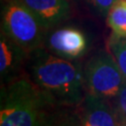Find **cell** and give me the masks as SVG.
I'll return each instance as SVG.
<instances>
[{
	"label": "cell",
	"instance_id": "1",
	"mask_svg": "<svg viewBox=\"0 0 126 126\" xmlns=\"http://www.w3.org/2000/svg\"><path fill=\"white\" fill-rule=\"evenodd\" d=\"M74 60L50 53L43 48L29 53L26 67L32 80L61 107H78L86 94L84 69Z\"/></svg>",
	"mask_w": 126,
	"mask_h": 126
},
{
	"label": "cell",
	"instance_id": "2",
	"mask_svg": "<svg viewBox=\"0 0 126 126\" xmlns=\"http://www.w3.org/2000/svg\"><path fill=\"white\" fill-rule=\"evenodd\" d=\"M56 107L30 77L21 76L2 86L0 125H49L53 118L51 110Z\"/></svg>",
	"mask_w": 126,
	"mask_h": 126
},
{
	"label": "cell",
	"instance_id": "3",
	"mask_svg": "<svg viewBox=\"0 0 126 126\" xmlns=\"http://www.w3.org/2000/svg\"><path fill=\"white\" fill-rule=\"evenodd\" d=\"M1 31L30 53L44 47L47 30L21 0H9L1 11Z\"/></svg>",
	"mask_w": 126,
	"mask_h": 126
},
{
	"label": "cell",
	"instance_id": "4",
	"mask_svg": "<svg viewBox=\"0 0 126 126\" xmlns=\"http://www.w3.org/2000/svg\"><path fill=\"white\" fill-rule=\"evenodd\" d=\"M86 92L105 99L116 97L126 84V79L111 51L100 50L84 67Z\"/></svg>",
	"mask_w": 126,
	"mask_h": 126
},
{
	"label": "cell",
	"instance_id": "5",
	"mask_svg": "<svg viewBox=\"0 0 126 126\" xmlns=\"http://www.w3.org/2000/svg\"><path fill=\"white\" fill-rule=\"evenodd\" d=\"M44 46L47 50L58 57L75 60L84 54L88 48V40L80 30L63 27L46 35Z\"/></svg>",
	"mask_w": 126,
	"mask_h": 126
},
{
	"label": "cell",
	"instance_id": "6",
	"mask_svg": "<svg viewBox=\"0 0 126 126\" xmlns=\"http://www.w3.org/2000/svg\"><path fill=\"white\" fill-rule=\"evenodd\" d=\"M76 125L81 126H120L122 123L111 101L95 94L86 93L79 106Z\"/></svg>",
	"mask_w": 126,
	"mask_h": 126
},
{
	"label": "cell",
	"instance_id": "7",
	"mask_svg": "<svg viewBox=\"0 0 126 126\" xmlns=\"http://www.w3.org/2000/svg\"><path fill=\"white\" fill-rule=\"evenodd\" d=\"M29 53L3 31L0 34V77L1 85L9 84L22 76Z\"/></svg>",
	"mask_w": 126,
	"mask_h": 126
},
{
	"label": "cell",
	"instance_id": "8",
	"mask_svg": "<svg viewBox=\"0 0 126 126\" xmlns=\"http://www.w3.org/2000/svg\"><path fill=\"white\" fill-rule=\"evenodd\" d=\"M48 31L50 28L66 21L71 15V6L67 0H21Z\"/></svg>",
	"mask_w": 126,
	"mask_h": 126
},
{
	"label": "cell",
	"instance_id": "9",
	"mask_svg": "<svg viewBox=\"0 0 126 126\" xmlns=\"http://www.w3.org/2000/svg\"><path fill=\"white\" fill-rule=\"evenodd\" d=\"M107 23L113 35L126 38V0H117L107 16Z\"/></svg>",
	"mask_w": 126,
	"mask_h": 126
},
{
	"label": "cell",
	"instance_id": "10",
	"mask_svg": "<svg viewBox=\"0 0 126 126\" xmlns=\"http://www.w3.org/2000/svg\"><path fill=\"white\" fill-rule=\"evenodd\" d=\"M109 50L126 79V38L113 36L109 41Z\"/></svg>",
	"mask_w": 126,
	"mask_h": 126
},
{
	"label": "cell",
	"instance_id": "11",
	"mask_svg": "<svg viewBox=\"0 0 126 126\" xmlns=\"http://www.w3.org/2000/svg\"><path fill=\"white\" fill-rule=\"evenodd\" d=\"M110 101L117 112L122 125L126 126V84L122 87L117 96Z\"/></svg>",
	"mask_w": 126,
	"mask_h": 126
},
{
	"label": "cell",
	"instance_id": "12",
	"mask_svg": "<svg viewBox=\"0 0 126 126\" xmlns=\"http://www.w3.org/2000/svg\"><path fill=\"white\" fill-rule=\"evenodd\" d=\"M116 1L117 0H88L95 11L104 17L108 16L109 10Z\"/></svg>",
	"mask_w": 126,
	"mask_h": 126
}]
</instances>
